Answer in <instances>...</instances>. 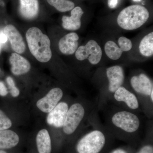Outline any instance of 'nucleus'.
I'll list each match as a JSON object with an SVG mask.
<instances>
[{
    "label": "nucleus",
    "instance_id": "f257e3e1",
    "mask_svg": "<svg viewBox=\"0 0 153 153\" xmlns=\"http://www.w3.org/2000/svg\"><path fill=\"white\" fill-rule=\"evenodd\" d=\"M26 38L30 52L36 60L41 63H47L51 60V41L40 29L30 28L26 33Z\"/></svg>",
    "mask_w": 153,
    "mask_h": 153
},
{
    "label": "nucleus",
    "instance_id": "f03ea898",
    "mask_svg": "<svg viewBox=\"0 0 153 153\" xmlns=\"http://www.w3.org/2000/svg\"><path fill=\"white\" fill-rule=\"evenodd\" d=\"M94 105L86 100L83 102H76L68 108L63 126V132L68 135L76 131L79 126L90 116L94 108Z\"/></svg>",
    "mask_w": 153,
    "mask_h": 153
},
{
    "label": "nucleus",
    "instance_id": "7ed1b4c3",
    "mask_svg": "<svg viewBox=\"0 0 153 153\" xmlns=\"http://www.w3.org/2000/svg\"><path fill=\"white\" fill-rule=\"evenodd\" d=\"M149 16V13L146 8L139 5H134L121 11L118 16L117 24L124 30H136L143 25Z\"/></svg>",
    "mask_w": 153,
    "mask_h": 153
},
{
    "label": "nucleus",
    "instance_id": "20e7f679",
    "mask_svg": "<svg viewBox=\"0 0 153 153\" xmlns=\"http://www.w3.org/2000/svg\"><path fill=\"white\" fill-rule=\"evenodd\" d=\"M111 130H119L127 134H134L140 130L141 121L135 114L126 110H118L109 117Z\"/></svg>",
    "mask_w": 153,
    "mask_h": 153
},
{
    "label": "nucleus",
    "instance_id": "39448f33",
    "mask_svg": "<svg viewBox=\"0 0 153 153\" xmlns=\"http://www.w3.org/2000/svg\"><path fill=\"white\" fill-rule=\"evenodd\" d=\"M100 128L90 130L79 140L76 146L78 153H100L104 148L106 136Z\"/></svg>",
    "mask_w": 153,
    "mask_h": 153
},
{
    "label": "nucleus",
    "instance_id": "423d86ee",
    "mask_svg": "<svg viewBox=\"0 0 153 153\" xmlns=\"http://www.w3.org/2000/svg\"><path fill=\"white\" fill-rule=\"evenodd\" d=\"M102 51L97 42L90 40L85 46L78 47L75 52V57L77 60L82 61L88 59L92 65L98 64L101 59Z\"/></svg>",
    "mask_w": 153,
    "mask_h": 153
},
{
    "label": "nucleus",
    "instance_id": "0eeeda50",
    "mask_svg": "<svg viewBox=\"0 0 153 153\" xmlns=\"http://www.w3.org/2000/svg\"><path fill=\"white\" fill-rule=\"evenodd\" d=\"M63 97V91L60 88H52L36 103L37 107L44 113H49L59 103Z\"/></svg>",
    "mask_w": 153,
    "mask_h": 153
},
{
    "label": "nucleus",
    "instance_id": "6e6552de",
    "mask_svg": "<svg viewBox=\"0 0 153 153\" xmlns=\"http://www.w3.org/2000/svg\"><path fill=\"white\" fill-rule=\"evenodd\" d=\"M68 109V104L66 102H59L49 113L47 118V123L57 128L63 127Z\"/></svg>",
    "mask_w": 153,
    "mask_h": 153
},
{
    "label": "nucleus",
    "instance_id": "1a4fd4ad",
    "mask_svg": "<svg viewBox=\"0 0 153 153\" xmlns=\"http://www.w3.org/2000/svg\"><path fill=\"white\" fill-rule=\"evenodd\" d=\"M4 33L10 41L12 49L18 54L24 53L26 49V45L21 33L16 28L12 25L6 26L4 29Z\"/></svg>",
    "mask_w": 153,
    "mask_h": 153
},
{
    "label": "nucleus",
    "instance_id": "9d476101",
    "mask_svg": "<svg viewBox=\"0 0 153 153\" xmlns=\"http://www.w3.org/2000/svg\"><path fill=\"white\" fill-rule=\"evenodd\" d=\"M131 85L134 91L140 95L150 98L153 91V82L146 75L140 74L134 76L130 80Z\"/></svg>",
    "mask_w": 153,
    "mask_h": 153
},
{
    "label": "nucleus",
    "instance_id": "9b49d317",
    "mask_svg": "<svg viewBox=\"0 0 153 153\" xmlns=\"http://www.w3.org/2000/svg\"><path fill=\"white\" fill-rule=\"evenodd\" d=\"M106 76L108 79V89L110 93L114 94L122 85L124 81L123 68L120 66H114L106 69Z\"/></svg>",
    "mask_w": 153,
    "mask_h": 153
},
{
    "label": "nucleus",
    "instance_id": "f8f14e48",
    "mask_svg": "<svg viewBox=\"0 0 153 153\" xmlns=\"http://www.w3.org/2000/svg\"><path fill=\"white\" fill-rule=\"evenodd\" d=\"M113 95L116 101L124 102L129 109L135 110L139 108V101L136 95L123 86L119 88Z\"/></svg>",
    "mask_w": 153,
    "mask_h": 153
},
{
    "label": "nucleus",
    "instance_id": "ddd939ff",
    "mask_svg": "<svg viewBox=\"0 0 153 153\" xmlns=\"http://www.w3.org/2000/svg\"><path fill=\"white\" fill-rule=\"evenodd\" d=\"M11 65V71L15 75L26 74L31 69L30 62L27 59L18 53H12L9 59Z\"/></svg>",
    "mask_w": 153,
    "mask_h": 153
},
{
    "label": "nucleus",
    "instance_id": "4468645a",
    "mask_svg": "<svg viewBox=\"0 0 153 153\" xmlns=\"http://www.w3.org/2000/svg\"><path fill=\"white\" fill-rule=\"evenodd\" d=\"M79 39V36L76 33H68L59 41L58 43L59 50L64 55H73L78 48Z\"/></svg>",
    "mask_w": 153,
    "mask_h": 153
},
{
    "label": "nucleus",
    "instance_id": "2eb2a0df",
    "mask_svg": "<svg viewBox=\"0 0 153 153\" xmlns=\"http://www.w3.org/2000/svg\"><path fill=\"white\" fill-rule=\"evenodd\" d=\"M19 12L24 19L33 20L38 16L39 11L38 0H19Z\"/></svg>",
    "mask_w": 153,
    "mask_h": 153
},
{
    "label": "nucleus",
    "instance_id": "dca6fc26",
    "mask_svg": "<svg viewBox=\"0 0 153 153\" xmlns=\"http://www.w3.org/2000/svg\"><path fill=\"white\" fill-rule=\"evenodd\" d=\"M83 12L81 7H76L71 10L70 17H62V27L65 30L75 31L81 27V18Z\"/></svg>",
    "mask_w": 153,
    "mask_h": 153
},
{
    "label": "nucleus",
    "instance_id": "f3484780",
    "mask_svg": "<svg viewBox=\"0 0 153 153\" xmlns=\"http://www.w3.org/2000/svg\"><path fill=\"white\" fill-rule=\"evenodd\" d=\"M19 141V136L15 132L9 130H0V149L13 148Z\"/></svg>",
    "mask_w": 153,
    "mask_h": 153
},
{
    "label": "nucleus",
    "instance_id": "a211bd4d",
    "mask_svg": "<svg viewBox=\"0 0 153 153\" xmlns=\"http://www.w3.org/2000/svg\"><path fill=\"white\" fill-rule=\"evenodd\" d=\"M36 144L39 153H51V138L47 130L44 129L38 132L36 137Z\"/></svg>",
    "mask_w": 153,
    "mask_h": 153
},
{
    "label": "nucleus",
    "instance_id": "6ab92c4d",
    "mask_svg": "<svg viewBox=\"0 0 153 153\" xmlns=\"http://www.w3.org/2000/svg\"><path fill=\"white\" fill-rule=\"evenodd\" d=\"M140 52L146 57H150L153 54V33H150L143 38L140 43Z\"/></svg>",
    "mask_w": 153,
    "mask_h": 153
},
{
    "label": "nucleus",
    "instance_id": "aec40b11",
    "mask_svg": "<svg viewBox=\"0 0 153 153\" xmlns=\"http://www.w3.org/2000/svg\"><path fill=\"white\" fill-rule=\"evenodd\" d=\"M105 54L109 58L113 60H117L122 55L123 51L118 47L114 41H109L105 45Z\"/></svg>",
    "mask_w": 153,
    "mask_h": 153
},
{
    "label": "nucleus",
    "instance_id": "412c9836",
    "mask_svg": "<svg viewBox=\"0 0 153 153\" xmlns=\"http://www.w3.org/2000/svg\"><path fill=\"white\" fill-rule=\"evenodd\" d=\"M50 5L62 13L71 10L74 7L73 2L69 0H47Z\"/></svg>",
    "mask_w": 153,
    "mask_h": 153
},
{
    "label": "nucleus",
    "instance_id": "4be33fe9",
    "mask_svg": "<svg viewBox=\"0 0 153 153\" xmlns=\"http://www.w3.org/2000/svg\"><path fill=\"white\" fill-rule=\"evenodd\" d=\"M12 126V123L10 119L0 110V130L7 129Z\"/></svg>",
    "mask_w": 153,
    "mask_h": 153
},
{
    "label": "nucleus",
    "instance_id": "5701e85b",
    "mask_svg": "<svg viewBox=\"0 0 153 153\" xmlns=\"http://www.w3.org/2000/svg\"><path fill=\"white\" fill-rule=\"evenodd\" d=\"M118 44L123 52L130 51L132 47L131 41L124 37H121L119 38Z\"/></svg>",
    "mask_w": 153,
    "mask_h": 153
},
{
    "label": "nucleus",
    "instance_id": "b1692460",
    "mask_svg": "<svg viewBox=\"0 0 153 153\" xmlns=\"http://www.w3.org/2000/svg\"><path fill=\"white\" fill-rule=\"evenodd\" d=\"M9 88L10 90V93L13 97H17L20 94V91L15 85L13 79L11 76H8L6 79Z\"/></svg>",
    "mask_w": 153,
    "mask_h": 153
},
{
    "label": "nucleus",
    "instance_id": "393cba45",
    "mask_svg": "<svg viewBox=\"0 0 153 153\" xmlns=\"http://www.w3.org/2000/svg\"><path fill=\"white\" fill-rule=\"evenodd\" d=\"M138 153H153V148L152 146L147 145L143 147Z\"/></svg>",
    "mask_w": 153,
    "mask_h": 153
},
{
    "label": "nucleus",
    "instance_id": "a878e982",
    "mask_svg": "<svg viewBox=\"0 0 153 153\" xmlns=\"http://www.w3.org/2000/svg\"><path fill=\"white\" fill-rule=\"evenodd\" d=\"M8 91L4 82H0V95L5 96L8 94Z\"/></svg>",
    "mask_w": 153,
    "mask_h": 153
},
{
    "label": "nucleus",
    "instance_id": "bb28decb",
    "mask_svg": "<svg viewBox=\"0 0 153 153\" xmlns=\"http://www.w3.org/2000/svg\"><path fill=\"white\" fill-rule=\"evenodd\" d=\"M118 0H108V7L111 9H114L117 6Z\"/></svg>",
    "mask_w": 153,
    "mask_h": 153
},
{
    "label": "nucleus",
    "instance_id": "cd10ccee",
    "mask_svg": "<svg viewBox=\"0 0 153 153\" xmlns=\"http://www.w3.org/2000/svg\"><path fill=\"white\" fill-rule=\"evenodd\" d=\"M7 40L8 38H7V36L4 33L0 34V41H1V44L5 43Z\"/></svg>",
    "mask_w": 153,
    "mask_h": 153
},
{
    "label": "nucleus",
    "instance_id": "c85d7f7f",
    "mask_svg": "<svg viewBox=\"0 0 153 153\" xmlns=\"http://www.w3.org/2000/svg\"><path fill=\"white\" fill-rule=\"evenodd\" d=\"M112 153H126V152L123 150L117 149L114 151Z\"/></svg>",
    "mask_w": 153,
    "mask_h": 153
},
{
    "label": "nucleus",
    "instance_id": "c756f323",
    "mask_svg": "<svg viewBox=\"0 0 153 153\" xmlns=\"http://www.w3.org/2000/svg\"><path fill=\"white\" fill-rule=\"evenodd\" d=\"M1 43L0 41V54H1Z\"/></svg>",
    "mask_w": 153,
    "mask_h": 153
},
{
    "label": "nucleus",
    "instance_id": "7c9ffc66",
    "mask_svg": "<svg viewBox=\"0 0 153 153\" xmlns=\"http://www.w3.org/2000/svg\"><path fill=\"white\" fill-rule=\"evenodd\" d=\"M0 153H7L5 151L2 150H0Z\"/></svg>",
    "mask_w": 153,
    "mask_h": 153
},
{
    "label": "nucleus",
    "instance_id": "2f4dec72",
    "mask_svg": "<svg viewBox=\"0 0 153 153\" xmlns=\"http://www.w3.org/2000/svg\"><path fill=\"white\" fill-rule=\"evenodd\" d=\"M134 1H139V0H133Z\"/></svg>",
    "mask_w": 153,
    "mask_h": 153
},
{
    "label": "nucleus",
    "instance_id": "473e14b6",
    "mask_svg": "<svg viewBox=\"0 0 153 153\" xmlns=\"http://www.w3.org/2000/svg\"><path fill=\"white\" fill-rule=\"evenodd\" d=\"M0 71H1V69H0Z\"/></svg>",
    "mask_w": 153,
    "mask_h": 153
},
{
    "label": "nucleus",
    "instance_id": "72a5a7b5",
    "mask_svg": "<svg viewBox=\"0 0 153 153\" xmlns=\"http://www.w3.org/2000/svg\"><path fill=\"white\" fill-rule=\"evenodd\" d=\"M0 1H1V0H0Z\"/></svg>",
    "mask_w": 153,
    "mask_h": 153
}]
</instances>
